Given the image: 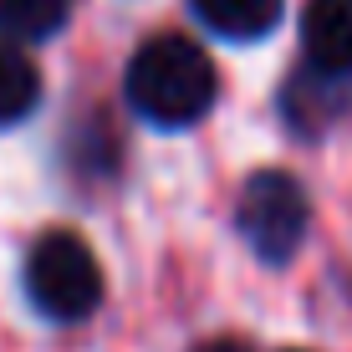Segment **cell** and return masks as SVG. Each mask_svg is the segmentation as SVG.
Returning a JSON list of instances; mask_svg holds the SVG:
<instances>
[{"label":"cell","instance_id":"9","mask_svg":"<svg viewBox=\"0 0 352 352\" xmlns=\"http://www.w3.org/2000/svg\"><path fill=\"white\" fill-rule=\"evenodd\" d=\"M291 352H301V347H291Z\"/></svg>","mask_w":352,"mask_h":352},{"label":"cell","instance_id":"4","mask_svg":"<svg viewBox=\"0 0 352 352\" xmlns=\"http://www.w3.org/2000/svg\"><path fill=\"white\" fill-rule=\"evenodd\" d=\"M296 26L311 77L342 82L352 72V0H307Z\"/></svg>","mask_w":352,"mask_h":352},{"label":"cell","instance_id":"3","mask_svg":"<svg viewBox=\"0 0 352 352\" xmlns=\"http://www.w3.org/2000/svg\"><path fill=\"white\" fill-rule=\"evenodd\" d=\"M235 225H240V240L265 265H286L301 250L307 225H311V199L301 189V179L286 174V168L250 174L245 189H240V204H235Z\"/></svg>","mask_w":352,"mask_h":352},{"label":"cell","instance_id":"1","mask_svg":"<svg viewBox=\"0 0 352 352\" xmlns=\"http://www.w3.org/2000/svg\"><path fill=\"white\" fill-rule=\"evenodd\" d=\"M214 92H220V77H214V62L204 56V46L174 31L148 36L123 72L128 107L148 128H168V133L199 123L214 107Z\"/></svg>","mask_w":352,"mask_h":352},{"label":"cell","instance_id":"8","mask_svg":"<svg viewBox=\"0 0 352 352\" xmlns=\"http://www.w3.org/2000/svg\"><path fill=\"white\" fill-rule=\"evenodd\" d=\"M199 352H250L245 342H235V337H220V342H204Z\"/></svg>","mask_w":352,"mask_h":352},{"label":"cell","instance_id":"7","mask_svg":"<svg viewBox=\"0 0 352 352\" xmlns=\"http://www.w3.org/2000/svg\"><path fill=\"white\" fill-rule=\"evenodd\" d=\"M72 21V0H0V36L10 41H52Z\"/></svg>","mask_w":352,"mask_h":352},{"label":"cell","instance_id":"5","mask_svg":"<svg viewBox=\"0 0 352 352\" xmlns=\"http://www.w3.org/2000/svg\"><path fill=\"white\" fill-rule=\"evenodd\" d=\"M189 10L225 41H261L281 26L286 0H189Z\"/></svg>","mask_w":352,"mask_h":352},{"label":"cell","instance_id":"6","mask_svg":"<svg viewBox=\"0 0 352 352\" xmlns=\"http://www.w3.org/2000/svg\"><path fill=\"white\" fill-rule=\"evenodd\" d=\"M41 102V72L26 52L0 41V128H16L26 123Z\"/></svg>","mask_w":352,"mask_h":352},{"label":"cell","instance_id":"2","mask_svg":"<svg viewBox=\"0 0 352 352\" xmlns=\"http://www.w3.org/2000/svg\"><path fill=\"white\" fill-rule=\"evenodd\" d=\"M26 301L46 322H87L102 307V265L72 230H46L26 256Z\"/></svg>","mask_w":352,"mask_h":352}]
</instances>
